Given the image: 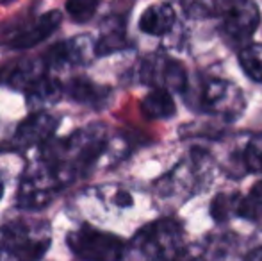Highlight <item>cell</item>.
Returning a JSON list of instances; mask_svg holds the SVG:
<instances>
[{
	"instance_id": "obj_1",
	"label": "cell",
	"mask_w": 262,
	"mask_h": 261,
	"mask_svg": "<svg viewBox=\"0 0 262 261\" xmlns=\"http://www.w3.org/2000/svg\"><path fill=\"white\" fill-rule=\"evenodd\" d=\"M182 227L175 220L162 218L143 227L136 236L134 247H138L146 258L173 261L184 251Z\"/></svg>"
},
{
	"instance_id": "obj_2",
	"label": "cell",
	"mask_w": 262,
	"mask_h": 261,
	"mask_svg": "<svg viewBox=\"0 0 262 261\" xmlns=\"http://www.w3.org/2000/svg\"><path fill=\"white\" fill-rule=\"evenodd\" d=\"M70 249L84 261H120L125 254L121 238L95 227L82 226L68 236Z\"/></svg>"
},
{
	"instance_id": "obj_3",
	"label": "cell",
	"mask_w": 262,
	"mask_h": 261,
	"mask_svg": "<svg viewBox=\"0 0 262 261\" xmlns=\"http://www.w3.org/2000/svg\"><path fill=\"white\" fill-rule=\"evenodd\" d=\"M2 247L16 261H39L49 249V236L32 229L31 224L11 222L0 231Z\"/></svg>"
},
{
	"instance_id": "obj_4",
	"label": "cell",
	"mask_w": 262,
	"mask_h": 261,
	"mask_svg": "<svg viewBox=\"0 0 262 261\" xmlns=\"http://www.w3.org/2000/svg\"><path fill=\"white\" fill-rule=\"evenodd\" d=\"M61 188V183L47 163H41L29 170L21 179L18 192V206L21 209H41L52 202L54 195Z\"/></svg>"
},
{
	"instance_id": "obj_5",
	"label": "cell",
	"mask_w": 262,
	"mask_h": 261,
	"mask_svg": "<svg viewBox=\"0 0 262 261\" xmlns=\"http://www.w3.org/2000/svg\"><path fill=\"white\" fill-rule=\"evenodd\" d=\"M202 106L212 115H223L225 118L234 120L243 109L241 91L228 81L212 77L202 90Z\"/></svg>"
},
{
	"instance_id": "obj_6",
	"label": "cell",
	"mask_w": 262,
	"mask_h": 261,
	"mask_svg": "<svg viewBox=\"0 0 262 261\" xmlns=\"http://www.w3.org/2000/svg\"><path fill=\"white\" fill-rule=\"evenodd\" d=\"M260 24V11L253 2H235L225 7L223 32L237 43H246Z\"/></svg>"
},
{
	"instance_id": "obj_7",
	"label": "cell",
	"mask_w": 262,
	"mask_h": 261,
	"mask_svg": "<svg viewBox=\"0 0 262 261\" xmlns=\"http://www.w3.org/2000/svg\"><path fill=\"white\" fill-rule=\"evenodd\" d=\"M145 73V81L148 83H159L161 90H173V91H182L186 90L187 84V73L180 63L173 59H154L148 61L143 68Z\"/></svg>"
},
{
	"instance_id": "obj_8",
	"label": "cell",
	"mask_w": 262,
	"mask_h": 261,
	"mask_svg": "<svg viewBox=\"0 0 262 261\" xmlns=\"http://www.w3.org/2000/svg\"><path fill=\"white\" fill-rule=\"evenodd\" d=\"M55 127H57V120L49 113H34V115L27 116L24 122L18 126L14 139L24 147H32L38 143L49 142L54 136Z\"/></svg>"
},
{
	"instance_id": "obj_9",
	"label": "cell",
	"mask_w": 262,
	"mask_h": 261,
	"mask_svg": "<svg viewBox=\"0 0 262 261\" xmlns=\"http://www.w3.org/2000/svg\"><path fill=\"white\" fill-rule=\"evenodd\" d=\"M59 24H61V13L59 11H50V13L39 16L36 22H32L27 29L18 32L11 39V47H14V49H31V47L45 42L57 29Z\"/></svg>"
},
{
	"instance_id": "obj_10",
	"label": "cell",
	"mask_w": 262,
	"mask_h": 261,
	"mask_svg": "<svg viewBox=\"0 0 262 261\" xmlns=\"http://www.w3.org/2000/svg\"><path fill=\"white\" fill-rule=\"evenodd\" d=\"M175 20V9L169 4H154L143 11L139 18V29L150 36H164L173 29Z\"/></svg>"
},
{
	"instance_id": "obj_11",
	"label": "cell",
	"mask_w": 262,
	"mask_h": 261,
	"mask_svg": "<svg viewBox=\"0 0 262 261\" xmlns=\"http://www.w3.org/2000/svg\"><path fill=\"white\" fill-rule=\"evenodd\" d=\"M143 113H145L148 118H169V116L175 115L177 106L173 102V97L169 91L161 90V88H156L152 90L148 95L145 97L141 104Z\"/></svg>"
},
{
	"instance_id": "obj_12",
	"label": "cell",
	"mask_w": 262,
	"mask_h": 261,
	"mask_svg": "<svg viewBox=\"0 0 262 261\" xmlns=\"http://www.w3.org/2000/svg\"><path fill=\"white\" fill-rule=\"evenodd\" d=\"M82 49L77 43V39L73 42H64L59 43L57 47L50 49V52L45 57V65L57 68V66H64V65H75L82 61Z\"/></svg>"
},
{
	"instance_id": "obj_13",
	"label": "cell",
	"mask_w": 262,
	"mask_h": 261,
	"mask_svg": "<svg viewBox=\"0 0 262 261\" xmlns=\"http://www.w3.org/2000/svg\"><path fill=\"white\" fill-rule=\"evenodd\" d=\"M239 65L246 77H250L255 83H262V45L246 43L239 50Z\"/></svg>"
},
{
	"instance_id": "obj_14",
	"label": "cell",
	"mask_w": 262,
	"mask_h": 261,
	"mask_svg": "<svg viewBox=\"0 0 262 261\" xmlns=\"http://www.w3.org/2000/svg\"><path fill=\"white\" fill-rule=\"evenodd\" d=\"M27 93L31 95L34 101H57L61 97L62 90H61V84L57 81H54L52 77H47V75H39L36 81H32L31 84L27 86Z\"/></svg>"
},
{
	"instance_id": "obj_15",
	"label": "cell",
	"mask_w": 262,
	"mask_h": 261,
	"mask_svg": "<svg viewBox=\"0 0 262 261\" xmlns=\"http://www.w3.org/2000/svg\"><path fill=\"white\" fill-rule=\"evenodd\" d=\"M243 165L250 174H262V131L253 134L241 154Z\"/></svg>"
},
{
	"instance_id": "obj_16",
	"label": "cell",
	"mask_w": 262,
	"mask_h": 261,
	"mask_svg": "<svg viewBox=\"0 0 262 261\" xmlns=\"http://www.w3.org/2000/svg\"><path fill=\"white\" fill-rule=\"evenodd\" d=\"M262 215V181L257 183L248 193L246 198H239L237 204V216L248 220H257Z\"/></svg>"
},
{
	"instance_id": "obj_17",
	"label": "cell",
	"mask_w": 262,
	"mask_h": 261,
	"mask_svg": "<svg viewBox=\"0 0 262 261\" xmlns=\"http://www.w3.org/2000/svg\"><path fill=\"white\" fill-rule=\"evenodd\" d=\"M239 195H217L210 206V215L216 222H225L232 215H237Z\"/></svg>"
},
{
	"instance_id": "obj_18",
	"label": "cell",
	"mask_w": 262,
	"mask_h": 261,
	"mask_svg": "<svg viewBox=\"0 0 262 261\" xmlns=\"http://www.w3.org/2000/svg\"><path fill=\"white\" fill-rule=\"evenodd\" d=\"M68 93L72 98H75L77 102H95L97 98H100V91L93 83L84 79H75L70 83Z\"/></svg>"
},
{
	"instance_id": "obj_19",
	"label": "cell",
	"mask_w": 262,
	"mask_h": 261,
	"mask_svg": "<svg viewBox=\"0 0 262 261\" xmlns=\"http://www.w3.org/2000/svg\"><path fill=\"white\" fill-rule=\"evenodd\" d=\"M125 47V38H123V31L118 29V31H111L107 32L104 38H100V42L97 43V54H111L116 52V50L123 49Z\"/></svg>"
},
{
	"instance_id": "obj_20",
	"label": "cell",
	"mask_w": 262,
	"mask_h": 261,
	"mask_svg": "<svg viewBox=\"0 0 262 261\" xmlns=\"http://www.w3.org/2000/svg\"><path fill=\"white\" fill-rule=\"evenodd\" d=\"M97 7H98L97 2H84V0L82 2L80 0H73V2L66 4V9H68L70 16L75 22H79V24L90 20L95 14V11H97Z\"/></svg>"
},
{
	"instance_id": "obj_21",
	"label": "cell",
	"mask_w": 262,
	"mask_h": 261,
	"mask_svg": "<svg viewBox=\"0 0 262 261\" xmlns=\"http://www.w3.org/2000/svg\"><path fill=\"white\" fill-rule=\"evenodd\" d=\"M116 204L123 206V208H125V206H130L132 204V197L128 195V193H125V192H120L116 195Z\"/></svg>"
},
{
	"instance_id": "obj_22",
	"label": "cell",
	"mask_w": 262,
	"mask_h": 261,
	"mask_svg": "<svg viewBox=\"0 0 262 261\" xmlns=\"http://www.w3.org/2000/svg\"><path fill=\"white\" fill-rule=\"evenodd\" d=\"M173 261H204L202 258H198V256H194V254H189V252L186 251V249H184L182 252H180L179 256H177L175 259Z\"/></svg>"
},
{
	"instance_id": "obj_23",
	"label": "cell",
	"mask_w": 262,
	"mask_h": 261,
	"mask_svg": "<svg viewBox=\"0 0 262 261\" xmlns=\"http://www.w3.org/2000/svg\"><path fill=\"white\" fill-rule=\"evenodd\" d=\"M246 261H262V247H257L246 256Z\"/></svg>"
},
{
	"instance_id": "obj_24",
	"label": "cell",
	"mask_w": 262,
	"mask_h": 261,
	"mask_svg": "<svg viewBox=\"0 0 262 261\" xmlns=\"http://www.w3.org/2000/svg\"><path fill=\"white\" fill-rule=\"evenodd\" d=\"M217 6H220V4H205V9H207V14H209V11H210V9H214V7H217ZM189 7H191L193 11H196L198 7H204V4H193V6H189Z\"/></svg>"
},
{
	"instance_id": "obj_25",
	"label": "cell",
	"mask_w": 262,
	"mask_h": 261,
	"mask_svg": "<svg viewBox=\"0 0 262 261\" xmlns=\"http://www.w3.org/2000/svg\"><path fill=\"white\" fill-rule=\"evenodd\" d=\"M2 193H4V186H2V183H0V198H2Z\"/></svg>"
}]
</instances>
